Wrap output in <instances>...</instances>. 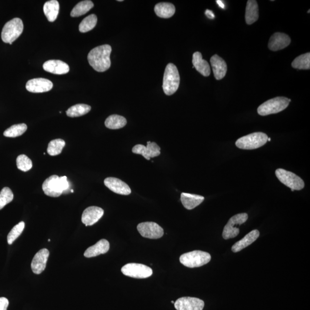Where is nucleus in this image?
<instances>
[{"label":"nucleus","instance_id":"24","mask_svg":"<svg viewBox=\"0 0 310 310\" xmlns=\"http://www.w3.org/2000/svg\"><path fill=\"white\" fill-rule=\"evenodd\" d=\"M203 196L195 194L183 192L181 194V200L183 206L188 210H192L199 206L204 201Z\"/></svg>","mask_w":310,"mask_h":310},{"label":"nucleus","instance_id":"28","mask_svg":"<svg viewBox=\"0 0 310 310\" xmlns=\"http://www.w3.org/2000/svg\"><path fill=\"white\" fill-rule=\"evenodd\" d=\"M127 121L124 117L113 115L108 117L105 122L106 128L111 129H119L124 127Z\"/></svg>","mask_w":310,"mask_h":310},{"label":"nucleus","instance_id":"41","mask_svg":"<svg viewBox=\"0 0 310 310\" xmlns=\"http://www.w3.org/2000/svg\"><path fill=\"white\" fill-rule=\"evenodd\" d=\"M268 142L271 141V139H270V138H268Z\"/></svg>","mask_w":310,"mask_h":310},{"label":"nucleus","instance_id":"43","mask_svg":"<svg viewBox=\"0 0 310 310\" xmlns=\"http://www.w3.org/2000/svg\"><path fill=\"white\" fill-rule=\"evenodd\" d=\"M171 303H173V304H174L175 302L174 301H171Z\"/></svg>","mask_w":310,"mask_h":310},{"label":"nucleus","instance_id":"42","mask_svg":"<svg viewBox=\"0 0 310 310\" xmlns=\"http://www.w3.org/2000/svg\"><path fill=\"white\" fill-rule=\"evenodd\" d=\"M71 192H72V193H73V192H74V191H73V190H72Z\"/></svg>","mask_w":310,"mask_h":310},{"label":"nucleus","instance_id":"29","mask_svg":"<svg viewBox=\"0 0 310 310\" xmlns=\"http://www.w3.org/2000/svg\"><path fill=\"white\" fill-rule=\"evenodd\" d=\"M91 106L86 104H76L72 106L66 111L67 116L70 118H78L84 116L91 111Z\"/></svg>","mask_w":310,"mask_h":310},{"label":"nucleus","instance_id":"39","mask_svg":"<svg viewBox=\"0 0 310 310\" xmlns=\"http://www.w3.org/2000/svg\"><path fill=\"white\" fill-rule=\"evenodd\" d=\"M205 14L209 19H213L215 18L214 13L210 10H206Z\"/></svg>","mask_w":310,"mask_h":310},{"label":"nucleus","instance_id":"31","mask_svg":"<svg viewBox=\"0 0 310 310\" xmlns=\"http://www.w3.org/2000/svg\"><path fill=\"white\" fill-rule=\"evenodd\" d=\"M293 68L299 70H310V53H306L298 56L292 63Z\"/></svg>","mask_w":310,"mask_h":310},{"label":"nucleus","instance_id":"38","mask_svg":"<svg viewBox=\"0 0 310 310\" xmlns=\"http://www.w3.org/2000/svg\"><path fill=\"white\" fill-rule=\"evenodd\" d=\"M9 301L4 297L0 298V310H7Z\"/></svg>","mask_w":310,"mask_h":310},{"label":"nucleus","instance_id":"12","mask_svg":"<svg viewBox=\"0 0 310 310\" xmlns=\"http://www.w3.org/2000/svg\"><path fill=\"white\" fill-rule=\"evenodd\" d=\"M132 152L136 154L142 155L144 158L149 161L151 158L157 157L161 155V148L155 142H147V145H136L132 148Z\"/></svg>","mask_w":310,"mask_h":310},{"label":"nucleus","instance_id":"15","mask_svg":"<svg viewBox=\"0 0 310 310\" xmlns=\"http://www.w3.org/2000/svg\"><path fill=\"white\" fill-rule=\"evenodd\" d=\"M104 214L103 210L97 206H91L86 209L82 215V222L86 226H92L97 222Z\"/></svg>","mask_w":310,"mask_h":310},{"label":"nucleus","instance_id":"14","mask_svg":"<svg viewBox=\"0 0 310 310\" xmlns=\"http://www.w3.org/2000/svg\"><path fill=\"white\" fill-rule=\"evenodd\" d=\"M52 88L53 83L51 81L42 78L29 80L26 84V90L34 93L48 92L51 91Z\"/></svg>","mask_w":310,"mask_h":310},{"label":"nucleus","instance_id":"11","mask_svg":"<svg viewBox=\"0 0 310 310\" xmlns=\"http://www.w3.org/2000/svg\"><path fill=\"white\" fill-rule=\"evenodd\" d=\"M138 231L143 238L150 239H158L164 235V231L158 223L153 222H146L139 223Z\"/></svg>","mask_w":310,"mask_h":310},{"label":"nucleus","instance_id":"26","mask_svg":"<svg viewBox=\"0 0 310 310\" xmlns=\"http://www.w3.org/2000/svg\"><path fill=\"white\" fill-rule=\"evenodd\" d=\"M46 18L50 22H54L57 19L59 11V4L56 0L46 2L43 6Z\"/></svg>","mask_w":310,"mask_h":310},{"label":"nucleus","instance_id":"4","mask_svg":"<svg viewBox=\"0 0 310 310\" xmlns=\"http://www.w3.org/2000/svg\"><path fill=\"white\" fill-rule=\"evenodd\" d=\"M290 102L291 99L284 96H278L262 103L258 108V112L259 115L262 116L276 114L287 108Z\"/></svg>","mask_w":310,"mask_h":310},{"label":"nucleus","instance_id":"27","mask_svg":"<svg viewBox=\"0 0 310 310\" xmlns=\"http://www.w3.org/2000/svg\"><path fill=\"white\" fill-rule=\"evenodd\" d=\"M155 12L159 18L168 19L175 14V7L171 3L161 2L155 5Z\"/></svg>","mask_w":310,"mask_h":310},{"label":"nucleus","instance_id":"3","mask_svg":"<svg viewBox=\"0 0 310 310\" xmlns=\"http://www.w3.org/2000/svg\"><path fill=\"white\" fill-rule=\"evenodd\" d=\"M180 84V76L177 68L172 63L167 66L164 77H163V89L165 94L171 95L177 91Z\"/></svg>","mask_w":310,"mask_h":310},{"label":"nucleus","instance_id":"34","mask_svg":"<svg viewBox=\"0 0 310 310\" xmlns=\"http://www.w3.org/2000/svg\"><path fill=\"white\" fill-rule=\"evenodd\" d=\"M26 130H27V125L24 123L13 125L5 130L4 136L7 138H17L24 134Z\"/></svg>","mask_w":310,"mask_h":310},{"label":"nucleus","instance_id":"21","mask_svg":"<svg viewBox=\"0 0 310 310\" xmlns=\"http://www.w3.org/2000/svg\"><path fill=\"white\" fill-rule=\"evenodd\" d=\"M110 248L109 242L105 239H102L96 244L86 250L84 253V256L87 258H93L102 254H105L109 251Z\"/></svg>","mask_w":310,"mask_h":310},{"label":"nucleus","instance_id":"1","mask_svg":"<svg viewBox=\"0 0 310 310\" xmlns=\"http://www.w3.org/2000/svg\"><path fill=\"white\" fill-rule=\"evenodd\" d=\"M111 52V46L108 45L100 46L93 48L88 56L90 65L98 72L108 71L111 65L110 59Z\"/></svg>","mask_w":310,"mask_h":310},{"label":"nucleus","instance_id":"32","mask_svg":"<svg viewBox=\"0 0 310 310\" xmlns=\"http://www.w3.org/2000/svg\"><path fill=\"white\" fill-rule=\"evenodd\" d=\"M97 23V17L94 14L86 17L80 23L79 31L82 33L88 32L94 28Z\"/></svg>","mask_w":310,"mask_h":310},{"label":"nucleus","instance_id":"40","mask_svg":"<svg viewBox=\"0 0 310 310\" xmlns=\"http://www.w3.org/2000/svg\"><path fill=\"white\" fill-rule=\"evenodd\" d=\"M216 3H217V4L219 5V7H221V8H222L223 9L225 8V5H224V4H223L222 1H216Z\"/></svg>","mask_w":310,"mask_h":310},{"label":"nucleus","instance_id":"6","mask_svg":"<svg viewBox=\"0 0 310 310\" xmlns=\"http://www.w3.org/2000/svg\"><path fill=\"white\" fill-rule=\"evenodd\" d=\"M211 260L209 253L194 251L185 253L180 257V262L189 268L200 267L208 264Z\"/></svg>","mask_w":310,"mask_h":310},{"label":"nucleus","instance_id":"30","mask_svg":"<svg viewBox=\"0 0 310 310\" xmlns=\"http://www.w3.org/2000/svg\"><path fill=\"white\" fill-rule=\"evenodd\" d=\"M93 6H94V4L92 1H89V0L80 2L72 9L71 13V16L73 17V18H75V17L85 15L86 13H88L90 10L93 8Z\"/></svg>","mask_w":310,"mask_h":310},{"label":"nucleus","instance_id":"2","mask_svg":"<svg viewBox=\"0 0 310 310\" xmlns=\"http://www.w3.org/2000/svg\"><path fill=\"white\" fill-rule=\"evenodd\" d=\"M70 188V183L67 176L59 177L52 175L43 182L42 189L46 195L51 197H59L63 193H66Z\"/></svg>","mask_w":310,"mask_h":310},{"label":"nucleus","instance_id":"16","mask_svg":"<svg viewBox=\"0 0 310 310\" xmlns=\"http://www.w3.org/2000/svg\"><path fill=\"white\" fill-rule=\"evenodd\" d=\"M49 255L48 250L46 248L40 250L35 255L31 263L32 272L35 274H41L45 271Z\"/></svg>","mask_w":310,"mask_h":310},{"label":"nucleus","instance_id":"8","mask_svg":"<svg viewBox=\"0 0 310 310\" xmlns=\"http://www.w3.org/2000/svg\"><path fill=\"white\" fill-rule=\"evenodd\" d=\"M275 174L280 182L291 189L292 191H301L305 188L304 181L294 173L279 168L276 170Z\"/></svg>","mask_w":310,"mask_h":310},{"label":"nucleus","instance_id":"35","mask_svg":"<svg viewBox=\"0 0 310 310\" xmlns=\"http://www.w3.org/2000/svg\"><path fill=\"white\" fill-rule=\"evenodd\" d=\"M25 228L24 222H19L12 228L7 237L8 244L12 245L13 242L22 235Z\"/></svg>","mask_w":310,"mask_h":310},{"label":"nucleus","instance_id":"7","mask_svg":"<svg viewBox=\"0 0 310 310\" xmlns=\"http://www.w3.org/2000/svg\"><path fill=\"white\" fill-rule=\"evenodd\" d=\"M24 25L21 19L14 18L6 23L1 32L2 41L12 45L21 35Z\"/></svg>","mask_w":310,"mask_h":310},{"label":"nucleus","instance_id":"23","mask_svg":"<svg viewBox=\"0 0 310 310\" xmlns=\"http://www.w3.org/2000/svg\"><path fill=\"white\" fill-rule=\"evenodd\" d=\"M193 68L204 76H209L211 74V67L208 62L203 59L201 52H195L192 56Z\"/></svg>","mask_w":310,"mask_h":310},{"label":"nucleus","instance_id":"9","mask_svg":"<svg viewBox=\"0 0 310 310\" xmlns=\"http://www.w3.org/2000/svg\"><path fill=\"white\" fill-rule=\"evenodd\" d=\"M248 219V215L246 213H240L233 216L223 229L222 233L223 238L225 239L233 238L238 236L239 233V229L238 226L245 223Z\"/></svg>","mask_w":310,"mask_h":310},{"label":"nucleus","instance_id":"10","mask_svg":"<svg viewBox=\"0 0 310 310\" xmlns=\"http://www.w3.org/2000/svg\"><path fill=\"white\" fill-rule=\"evenodd\" d=\"M121 272L125 276L136 279H146L152 275V269L149 266L138 263H129L123 266Z\"/></svg>","mask_w":310,"mask_h":310},{"label":"nucleus","instance_id":"33","mask_svg":"<svg viewBox=\"0 0 310 310\" xmlns=\"http://www.w3.org/2000/svg\"><path fill=\"white\" fill-rule=\"evenodd\" d=\"M65 145L66 143L62 139L53 140L49 143L48 145V155L54 156L61 154Z\"/></svg>","mask_w":310,"mask_h":310},{"label":"nucleus","instance_id":"5","mask_svg":"<svg viewBox=\"0 0 310 310\" xmlns=\"http://www.w3.org/2000/svg\"><path fill=\"white\" fill-rule=\"evenodd\" d=\"M268 138V136L264 133H253L238 139L236 145L239 149H255L265 145Z\"/></svg>","mask_w":310,"mask_h":310},{"label":"nucleus","instance_id":"18","mask_svg":"<svg viewBox=\"0 0 310 310\" xmlns=\"http://www.w3.org/2000/svg\"><path fill=\"white\" fill-rule=\"evenodd\" d=\"M291 43V39L284 33L276 32L269 39L268 48L273 51L284 49Z\"/></svg>","mask_w":310,"mask_h":310},{"label":"nucleus","instance_id":"17","mask_svg":"<svg viewBox=\"0 0 310 310\" xmlns=\"http://www.w3.org/2000/svg\"><path fill=\"white\" fill-rule=\"evenodd\" d=\"M104 184L109 190L116 194L128 195L131 194L132 192L129 186L118 178L113 177L106 178Z\"/></svg>","mask_w":310,"mask_h":310},{"label":"nucleus","instance_id":"22","mask_svg":"<svg viewBox=\"0 0 310 310\" xmlns=\"http://www.w3.org/2000/svg\"><path fill=\"white\" fill-rule=\"evenodd\" d=\"M259 231L258 230H253V231L246 235L244 238L237 242L232 246V251L235 253L242 251V249L247 247L249 245H251L253 242H254L259 238Z\"/></svg>","mask_w":310,"mask_h":310},{"label":"nucleus","instance_id":"13","mask_svg":"<svg viewBox=\"0 0 310 310\" xmlns=\"http://www.w3.org/2000/svg\"><path fill=\"white\" fill-rule=\"evenodd\" d=\"M174 306L177 310H203L205 303L196 298L183 297L178 299Z\"/></svg>","mask_w":310,"mask_h":310},{"label":"nucleus","instance_id":"36","mask_svg":"<svg viewBox=\"0 0 310 310\" xmlns=\"http://www.w3.org/2000/svg\"><path fill=\"white\" fill-rule=\"evenodd\" d=\"M16 165L18 168L23 172H27L32 167L31 160L25 155H21L17 158Z\"/></svg>","mask_w":310,"mask_h":310},{"label":"nucleus","instance_id":"20","mask_svg":"<svg viewBox=\"0 0 310 310\" xmlns=\"http://www.w3.org/2000/svg\"><path fill=\"white\" fill-rule=\"evenodd\" d=\"M211 63L216 79L221 80L225 77L227 72V65L222 58L215 55L211 59Z\"/></svg>","mask_w":310,"mask_h":310},{"label":"nucleus","instance_id":"37","mask_svg":"<svg viewBox=\"0 0 310 310\" xmlns=\"http://www.w3.org/2000/svg\"><path fill=\"white\" fill-rule=\"evenodd\" d=\"M13 192L11 189L7 187L3 188L0 192V210L2 209L4 207L13 201Z\"/></svg>","mask_w":310,"mask_h":310},{"label":"nucleus","instance_id":"19","mask_svg":"<svg viewBox=\"0 0 310 310\" xmlns=\"http://www.w3.org/2000/svg\"><path fill=\"white\" fill-rule=\"evenodd\" d=\"M43 69L52 74L56 75L66 74L70 71V68L66 63L59 60H50L43 65Z\"/></svg>","mask_w":310,"mask_h":310},{"label":"nucleus","instance_id":"25","mask_svg":"<svg viewBox=\"0 0 310 310\" xmlns=\"http://www.w3.org/2000/svg\"><path fill=\"white\" fill-rule=\"evenodd\" d=\"M259 6L255 0H249L246 7L245 21L246 24H253L259 19Z\"/></svg>","mask_w":310,"mask_h":310}]
</instances>
